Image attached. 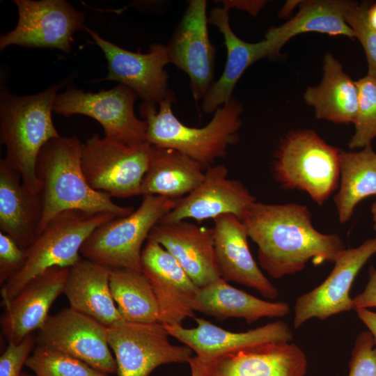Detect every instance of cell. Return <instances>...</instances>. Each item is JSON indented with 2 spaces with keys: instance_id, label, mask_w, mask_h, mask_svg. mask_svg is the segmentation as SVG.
I'll return each instance as SVG.
<instances>
[{
  "instance_id": "18",
  "label": "cell",
  "mask_w": 376,
  "mask_h": 376,
  "mask_svg": "<svg viewBox=\"0 0 376 376\" xmlns=\"http://www.w3.org/2000/svg\"><path fill=\"white\" fill-rule=\"evenodd\" d=\"M70 267H53L31 279L3 304L1 327L8 343H18L48 318L49 308L63 292Z\"/></svg>"
},
{
  "instance_id": "27",
  "label": "cell",
  "mask_w": 376,
  "mask_h": 376,
  "mask_svg": "<svg viewBox=\"0 0 376 376\" xmlns=\"http://www.w3.org/2000/svg\"><path fill=\"white\" fill-rule=\"evenodd\" d=\"M196 161L172 148L152 146L141 195L181 198L194 190L204 178Z\"/></svg>"
},
{
  "instance_id": "37",
  "label": "cell",
  "mask_w": 376,
  "mask_h": 376,
  "mask_svg": "<svg viewBox=\"0 0 376 376\" xmlns=\"http://www.w3.org/2000/svg\"><path fill=\"white\" fill-rule=\"evenodd\" d=\"M24 249L10 237L0 232V284L3 285L23 267Z\"/></svg>"
},
{
  "instance_id": "38",
  "label": "cell",
  "mask_w": 376,
  "mask_h": 376,
  "mask_svg": "<svg viewBox=\"0 0 376 376\" xmlns=\"http://www.w3.org/2000/svg\"><path fill=\"white\" fill-rule=\"evenodd\" d=\"M353 309L376 308V269L369 270V279L363 291L352 299Z\"/></svg>"
},
{
  "instance_id": "31",
  "label": "cell",
  "mask_w": 376,
  "mask_h": 376,
  "mask_svg": "<svg viewBox=\"0 0 376 376\" xmlns=\"http://www.w3.org/2000/svg\"><path fill=\"white\" fill-rule=\"evenodd\" d=\"M109 285L113 299L124 320L143 323L159 322L155 295L141 272L111 269Z\"/></svg>"
},
{
  "instance_id": "32",
  "label": "cell",
  "mask_w": 376,
  "mask_h": 376,
  "mask_svg": "<svg viewBox=\"0 0 376 376\" xmlns=\"http://www.w3.org/2000/svg\"><path fill=\"white\" fill-rule=\"evenodd\" d=\"M25 366L38 376H109L65 352L37 345Z\"/></svg>"
},
{
  "instance_id": "22",
  "label": "cell",
  "mask_w": 376,
  "mask_h": 376,
  "mask_svg": "<svg viewBox=\"0 0 376 376\" xmlns=\"http://www.w3.org/2000/svg\"><path fill=\"white\" fill-rule=\"evenodd\" d=\"M197 326L166 325L170 336L189 347L198 357L209 361L224 354L265 343L289 342L292 331L283 321H276L243 332H232L211 322L194 318Z\"/></svg>"
},
{
  "instance_id": "28",
  "label": "cell",
  "mask_w": 376,
  "mask_h": 376,
  "mask_svg": "<svg viewBox=\"0 0 376 376\" xmlns=\"http://www.w3.org/2000/svg\"><path fill=\"white\" fill-rule=\"evenodd\" d=\"M320 84L308 87L306 102L315 109V116L336 123H354L358 110V88L343 70L342 65L329 52L323 59Z\"/></svg>"
},
{
  "instance_id": "25",
  "label": "cell",
  "mask_w": 376,
  "mask_h": 376,
  "mask_svg": "<svg viewBox=\"0 0 376 376\" xmlns=\"http://www.w3.org/2000/svg\"><path fill=\"white\" fill-rule=\"evenodd\" d=\"M111 269L81 258L70 267L63 288L71 308L106 327L124 320L113 299Z\"/></svg>"
},
{
  "instance_id": "30",
  "label": "cell",
  "mask_w": 376,
  "mask_h": 376,
  "mask_svg": "<svg viewBox=\"0 0 376 376\" xmlns=\"http://www.w3.org/2000/svg\"><path fill=\"white\" fill-rule=\"evenodd\" d=\"M376 195V152L372 146L357 152L340 150V186L334 197L338 220L345 224L356 206Z\"/></svg>"
},
{
  "instance_id": "20",
  "label": "cell",
  "mask_w": 376,
  "mask_h": 376,
  "mask_svg": "<svg viewBox=\"0 0 376 376\" xmlns=\"http://www.w3.org/2000/svg\"><path fill=\"white\" fill-rule=\"evenodd\" d=\"M205 362L207 376H304L307 369L305 353L289 342L261 343Z\"/></svg>"
},
{
  "instance_id": "16",
  "label": "cell",
  "mask_w": 376,
  "mask_h": 376,
  "mask_svg": "<svg viewBox=\"0 0 376 376\" xmlns=\"http://www.w3.org/2000/svg\"><path fill=\"white\" fill-rule=\"evenodd\" d=\"M141 267L155 295L160 323L182 325L185 319L195 318L192 306L198 287L178 260L149 237L142 250Z\"/></svg>"
},
{
  "instance_id": "43",
  "label": "cell",
  "mask_w": 376,
  "mask_h": 376,
  "mask_svg": "<svg viewBox=\"0 0 376 376\" xmlns=\"http://www.w3.org/2000/svg\"><path fill=\"white\" fill-rule=\"evenodd\" d=\"M370 211L373 221L374 222V227L376 228V201L373 203Z\"/></svg>"
},
{
  "instance_id": "41",
  "label": "cell",
  "mask_w": 376,
  "mask_h": 376,
  "mask_svg": "<svg viewBox=\"0 0 376 376\" xmlns=\"http://www.w3.org/2000/svg\"><path fill=\"white\" fill-rule=\"evenodd\" d=\"M190 366L191 376H207L206 363L198 357H191L187 362Z\"/></svg>"
},
{
  "instance_id": "36",
  "label": "cell",
  "mask_w": 376,
  "mask_h": 376,
  "mask_svg": "<svg viewBox=\"0 0 376 376\" xmlns=\"http://www.w3.org/2000/svg\"><path fill=\"white\" fill-rule=\"evenodd\" d=\"M36 339L31 334L18 343H8L0 357V376H21Z\"/></svg>"
},
{
  "instance_id": "40",
  "label": "cell",
  "mask_w": 376,
  "mask_h": 376,
  "mask_svg": "<svg viewBox=\"0 0 376 376\" xmlns=\"http://www.w3.org/2000/svg\"><path fill=\"white\" fill-rule=\"evenodd\" d=\"M354 311L358 318L368 328L376 344V313L370 311L368 308H357Z\"/></svg>"
},
{
  "instance_id": "12",
  "label": "cell",
  "mask_w": 376,
  "mask_h": 376,
  "mask_svg": "<svg viewBox=\"0 0 376 376\" xmlns=\"http://www.w3.org/2000/svg\"><path fill=\"white\" fill-rule=\"evenodd\" d=\"M36 339L38 345L68 354L100 371L117 373L107 327L71 308L49 315Z\"/></svg>"
},
{
  "instance_id": "13",
  "label": "cell",
  "mask_w": 376,
  "mask_h": 376,
  "mask_svg": "<svg viewBox=\"0 0 376 376\" xmlns=\"http://www.w3.org/2000/svg\"><path fill=\"white\" fill-rule=\"evenodd\" d=\"M205 0H191L166 45L171 63L189 77L196 102L204 100L212 86L215 48L207 30Z\"/></svg>"
},
{
  "instance_id": "17",
  "label": "cell",
  "mask_w": 376,
  "mask_h": 376,
  "mask_svg": "<svg viewBox=\"0 0 376 376\" xmlns=\"http://www.w3.org/2000/svg\"><path fill=\"white\" fill-rule=\"evenodd\" d=\"M228 170L223 164L207 168L201 184L179 198L175 207L159 223L187 219L200 222L223 214H233L242 221L256 198L240 181L228 178Z\"/></svg>"
},
{
  "instance_id": "33",
  "label": "cell",
  "mask_w": 376,
  "mask_h": 376,
  "mask_svg": "<svg viewBox=\"0 0 376 376\" xmlns=\"http://www.w3.org/2000/svg\"><path fill=\"white\" fill-rule=\"evenodd\" d=\"M356 84L358 110L354 133L348 143L350 149L363 148L376 139V77L367 74Z\"/></svg>"
},
{
  "instance_id": "8",
  "label": "cell",
  "mask_w": 376,
  "mask_h": 376,
  "mask_svg": "<svg viewBox=\"0 0 376 376\" xmlns=\"http://www.w3.org/2000/svg\"><path fill=\"white\" fill-rule=\"evenodd\" d=\"M152 146L146 141L129 143L94 134L84 143L81 158L88 183L111 198L141 195Z\"/></svg>"
},
{
  "instance_id": "7",
  "label": "cell",
  "mask_w": 376,
  "mask_h": 376,
  "mask_svg": "<svg viewBox=\"0 0 376 376\" xmlns=\"http://www.w3.org/2000/svg\"><path fill=\"white\" fill-rule=\"evenodd\" d=\"M178 200L161 196H143L139 207L131 214L96 228L81 246V257L110 269L141 272L144 242L152 228L175 207Z\"/></svg>"
},
{
  "instance_id": "26",
  "label": "cell",
  "mask_w": 376,
  "mask_h": 376,
  "mask_svg": "<svg viewBox=\"0 0 376 376\" xmlns=\"http://www.w3.org/2000/svg\"><path fill=\"white\" fill-rule=\"evenodd\" d=\"M192 307L194 311L219 320L242 318L249 324L262 318H282L290 311L286 302L263 300L232 286L221 277L198 288Z\"/></svg>"
},
{
  "instance_id": "23",
  "label": "cell",
  "mask_w": 376,
  "mask_h": 376,
  "mask_svg": "<svg viewBox=\"0 0 376 376\" xmlns=\"http://www.w3.org/2000/svg\"><path fill=\"white\" fill-rule=\"evenodd\" d=\"M208 23L216 26L222 33L227 50L223 73L214 81L203 100V111L212 113L233 97L234 88L247 68L261 58L277 55L280 49L271 39L265 38L256 43L241 40L231 29L228 10L223 7L211 10Z\"/></svg>"
},
{
  "instance_id": "29",
  "label": "cell",
  "mask_w": 376,
  "mask_h": 376,
  "mask_svg": "<svg viewBox=\"0 0 376 376\" xmlns=\"http://www.w3.org/2000/svg\"><path fill=\"white\" fill-rule=\"evenodd\" d=\"M352 1L314 0L301 1L298 13L279 26L270 28L266 39L274 40L279 49L291 38L303 33L318 32L330 36L355 33L345 20V13Z\"/></svg>"
},
{
  "instance_id": "21",
  "label": "cell",
  "mask_w": 376,
  "mask_h": 376,
  "mask_svg": "<svg viewBox=\"0 0 376 376\" xmlns=\"http://www.w3.org/2000/svg\"><path fill=\"white\" fill-rule=\"evenodd\" d=\"M148 237L160 244L178 260L197 287L205 286L220 277L213 228L186 220L158 223Z\"/></svg>"
},
{
  "instance_id": "2",
  "label": "cell",
  "mask_w": 376,
  "mask_h": 376,
  "mask_svg": "<svg viewBox=\"0 0 376 376\" xmlns=\"http://www.w3.org/2000/svg\"><path fill=\"white\" fill-rule=\"evenodd\" d=\"M83 146L77 136H60L42 148L35 169L42 206L38 233L65 210L104 212L117 217L134 210L133 207L117 205L110 196L89 185L81 164Z\"/></svg>"
},
{
  "instance_id": "5",
  "label": "cell",
  "mask_w": 376,
  "mask_h": 376,
  "mask_svg": "<svg viewBox=\"0 0 376 376\" xmlns=\"http://www.w3.org/2000/svg\"><path fill=\"white\" fill-rule=\"evenodd\" d=\"M116 217L109 213L79 210H65L54 217L24 249L25 262L22 269L2 285V305L47 269L70 267L77 263L81 259V246L90 234Z\"/></svg>"
},
{
  "instance_id": "42",
  "label": "cell",
  "mask_w": 376,
  "mask_h": 376,
  "mask_svg": "<svg viewBox=\"0 0 376 376\" xmlns=\"http://www.w3.org/2000/svg\"><path fill=\"white\" fill-rule=\"evenodd\" d=\"M366 19L370 26L376 31V3L368 6Z\"/></svg>"
},
{
  "instance_id": "9",
  "label": "cell",
  "mask_w": 376,
  "mask_h": 376,
  "mask_svg": "<svg viewBox=\"0 0 376 376\" xmlns=\"http://www.w3.org/2000/svg\"><path fill=\"white\" fill-rule=\"evenodd\" d=\"M164 324L121 320L107 327L109 347L115 354L118 376H148L158 366L187 363L192 350L169 340Z\"/></svg>"
},
{
  "instance_id": "6",
  "label": "cell",
  "mask_w": 376,
  "mask_h": 376,
  "mask_svg": "<svg viewBox=\"0 0 376 376\" xmlns=\"http://www.w3.org/2000/svg\"><path fill=\"white\" fill-rule=\"evenodd\" d=\"M340 152L313 130L290 132L274 154V177L283 188L303 191L322 205L338 187Z\"/></svg>"
},
{
  "instance_id": "39",
  "label": "cell",
  "mask_w": 376,
  "mask_h": 376,
  "mask_svg": "<svg viewBox=\"0 0 376 376\" xmlns=\"http://www.w3.org/2000/svg\"><path fill=\"white\" fill-rule=\"evenodd\" d=\"M222 7L229 11L231 8H237L249 12L253 16L257 15L266 1H246V0H224L221 1Z\"/></svg>"
},
{
  "instance_id": "15",
  "label": "cell",
  "mask_w": 376,
  "mask_h": 376,
  "mask_svg": "<svg viewBox=\"0 0 376 376\" xmlns=\"http://www.w3.org/2000/svg\"><path fill=\"white\" fill-rule=\"evenodd\" d=\"M376 253V237L359 246L345 249L337 256L334 267L318 286L299 296L295 304L293 325L298 329L310 319L324 320L353 309L350 291L357 275Z\"/></svg>"
},
{
  "instance_id": "34",
  "label": "cell",
  "mask_w": 376,
  "mask_h": 376,
  "mask_svg": "<svg viewBox=\"0 0 376 376\" xmlns=\"http://www.w3.org/2000/svg\"><path fill=\"white\" fill-rule=\"evenodd\" d=\"M370 4L351 2L344 17L346 23L353 30L365 51L368 63V75L376 77V31L370 26L366 19V11Z\"/></svg>"
},
{
  "instance_id": "35",
  "label": "cell",
  "mask_w": 376,
  "mask_h": 376,
  "mask_svg": "<svg viewBox=\"0 0 376 376\" xmlns=\"http://www.w3.org/2000/svg\"><path fill=\"white\" fill-rule=\"evenodd\" d=\"M348 376H376V344L370 331L360 333L355 340Z\"/></svg>"
},
{
  "instance_id": "11",
  "label": "cell",
  "mask_w": 376,
  "mask_h": 376,
  "mask_svg": "<svg viewBox=\"0 0 376 376\" xmlns=\"http://www.w3.org/2000/svg\"><path fill=\"white\" fill-rule=\"evenodd\" d=\"M19 19L15 28L0 38L2 51L13 45L58 49L69 53L73 34L84 26V15L63 0H15Z\"/></svg>"
},
{
  "instance_id": "10",
  "label": "cell",
  "mask_w": 376,
  "mask_h": 376,
  "mask_svg": "<svg viewBox=\"0 0 376 376\" xmlns=\"http://www.w3.org/2000/svg\"><path fill=\"white\" fill-rule=\"evenodd\" d=\"M136 97L134 91L123 84L97 93L70 87L56 95L53 112L65 116L81 114L91 117L100 123L106 137L138 143L146 141L147 124L134 113Z\"/></svg>"
},
{
  "instance_id": "1",
  "label": "cell",
  "mask_w": 376,
  "mask_h": 376,
  "mask_svg": "<svg viewBox=\"0 0 376 376\" xmlns=\"http://www.w3.org/2000/svg\"><path fill=\"white\" fill-rule=\"evenodd\" d=\"M242 221L258 246L261 267L275 279L301 271L311 259L334 263L345 249L337 234H324L312 224L308 208L298 203L254 202Z\"/></svg>"
},
{
  "instance_id": "44",
  "label": "cell",
  "mask_w": 376,
  "mask_h": 376,
  "mask_svg": "<svg viewBox=\"0 0 376 376\" xmlns=\"http://www.w3.org/2000/svg\"><path fill=\"white\" fill-rule=\"evenodd\" d=\"M21 376H38L36 375H31V374H29V373H22Z\"/></svg>"
},
{
  "instance_id": "3",
  "label": "cell",
  "mask_w": 376,
  "mask_h": 376,
  "mask_svg": "<svg viewBox=\"0 0 376 376\" xmlns=\"http://www.w3.org/2000/svg\"><path fill=\"white\" fill-rule=\"evenodd\" d=\"M174 94L156 104L143 102L140 114L147 124L146 141L152 146L178 150L208 168L214 160L226 155L228 148L239 141L242 106L232 97L217 108L205 126L191 127L175 116L172 104Z\"/></svg>"
},
{
  "instance_id": "24",
  "label": "cell",
  "mask_w": 376,
  "mask_h": 376,
  "mask_svg": "<svg viewBox=\"0 0 376 376\" xmlns=\"http://www.w3.org/2000/svg\"><path fill=\"white\" fill-rule=\"evenodd\" d=\"M42 212L39 193L29 189L6 159L0 160V230L22 249L34 241Z\"/></svg>"
},
{
  "instance_id": "14",
  "label": "cell",
  "mask_w": 376,
  "mask_h": 376,
  "mask_svg": "<svg viewBox=\"0 0 376 376\" xmlns=\"http://www.w3.org/2000/svg\"><path fill=\"white\" fill-rule=\"evenodd\" d=\"M108 62V75L102 81H116L136 93L143 102L159 104L173 93L168 88L170 63L166 45L155 43L146 53L133 52L102 38L85 27Z\"/></svg>"
},
{
  "instance_id": "19",
  "label": "cell",
  "mask_w": 376,
  "mask_h": 376,
  "mask_svg": "<svg viewBox=\"0 0 376 376\" xmlns=\"http://www.w3.org/2000/svg\"><path fill=\"white\" fill-rule=\"evenodd\" d=\"M213 220L214 253L220 277L251 288L267 299H276L278 289L261 272L250 251L244 223L233 214H223Z\"/></svg>"
},
{
  "instance_id": "4",
  "label": "cell",
  "mask_w": 376,
  "mask_h": 376,
  "mask_svg": "<svg viewBox=\"0 0 376 376\" xmlns=\"http://www.w3.org/2000/svg\"><path fill=\"white\" fill-rule=\"evenodd\" d=\"M61 85L31 95L17 96L4 90L0 98V139L6 160L22 177L24 185L38 193L36 164L42 148L60 136L53 123V104Z\"/></svg>"
}]
</instances>
